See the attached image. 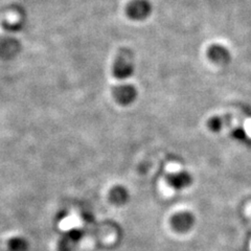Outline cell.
Returning <instances> with one entry per match:
<instances>
[{"label":"cell","instance_id":"cell-3","mask_svg":"<svg viewBox=\"0 0 251 251\" xmlns=\"http://www.w3.org/2000/svg\"><path fill=\"white\" fill-rule=\"evenodd\" d=\"M113 97L121 105H130L137 97V90L133 85L122 84L113 88Z\"/></svg>","mask_w":251,"mask_h":251},{"label":"cell","instance_id":"cell-6","mask_svg":"<svg viewBox=\"0 0 251 251\" xmlns=\"http://www.w3.org/2000/svg\"><path fill=\"white\" fill-rule=\"evenodd\" d=\"M172 225L177 231H186L194 225V217L188 213H179L172 218Z\"/></svg>","mask_w":251,"mask_h":251},{"label":"cell","instance_id":"cell-9","mask_svg":"<svg viewBox=\"0 0 251 251\" xmlns=\"http://www.w3.org/2000/svg\"><path fill=\"white\" fill-rule=\"evenodd\" d=\"M6 245L10 251H26L27 242L22 238H12L6 242Z\"/></svg>","mask_w":251,"mask_h":251},{"label":"cell","instance_id":"cell-5","mask_svg":"<svg viewBox=\"0 0 251 251\" xmlns=\"http://www.w3.org/2000/svg\"><path fill=\"white\" fill-rule=\"evenodd\" d=\"M168 183L176 190H182L187 186H190L193 179L192 176L185 171H174L170 172L166 176Z\"/></svg>","mask_w":251,"mask_h":251},{"label":"cell","instance_id":"cell-2","mask_svg":"<svg viewBox=\"0 0 251 251\" xmlns=\"http://www.w3.org/2000/svg\"><path fill=\"white\" fill-rule=\"evenodd\" d=\"M152 12L153 5L149 0H131L126 7V14L133 21H144Z\"/></svg>","mask_w":251,"mask_h":251},{"label":"cell","instance_id":"cell-8","mask_svg":"<svg viewBox=\"0 0 251 251\" xmlns=\"http://www.w3.org/2000/svg\"><path fill=\"white\" fill-rule=\"evenodd\" d=\"M128 192L127 190H125L122 186H116L110 193V200H111L114 204H117V205H122V204L126 203L128 200Z\"/></svg>","mask_w":251,"mask_h":251},{"label":"cell","instance_id":"cell-7","mask_svg":"<svg viewBox=\"0 0 251 251\" xmlns=\"http://www.w3.org/2000/svg\"><path fill=\"white\" fill-rule=\"evenodd\" d=\"M82 237V232L78 230H72L67 232L64 237L62 238L60 243V251H74L77 242L80 241Z\"/></svg>","mask_w":251,"mask_h":251},{"label":"cell","instance_id":"cell-4","mask_svg":"<svg viewBox=\"0 0 251 251\" xmlns=\"http://www.w3.org/2000/svg\"><path fill=\"white\" fill-rule=\"evenodd\" d=\"M207 57L211 62L221 66L229 64L231 61L230 51L221 44L210 45L207 49Z\"/></svg>","mask_w":251,"mask_h":251},{"label":"cell","instance_id":"cell-10","mask_svg":"<svg viewBox=\"0 0 251 251\" xmlns=\"http://www.w3.org/2000/svg\"><path fill=\"white\" fill-rule=\"evenodd\" d=\"M224 122L225 120L222 116H214L208 121V128L213 131H220L224 127Z\"/></svg>","mask_w":251,"mask_h":251},{"label":"cell","instance_id":"cell-1","mask_svg":"<svg viewBox=\"0 0 251 251\" xmlns=\"http://www.w3.org/2000/svg\"><path fill=\"white\" fill-rule=\"evenodd\" d=\"M112 73L119 80H126L134 73V52L128 47H122L117 51Z\"/></svg>","mask_w":251,"mask_h":251}]
</instances>
